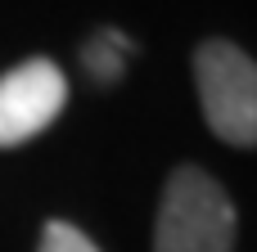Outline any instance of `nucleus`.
<instances>
[{"label": "nucleus", "mask_w": 257, "mask_h": 252, "mask_svg": "<svg viewBox=\"0 0 257 252\" xmlns=\"http://www.w3.org/2000/svg\"><path fill=\"white\" fill-rule=\"evenodd\" d=\"M136 54V41L126 36V32H117V27H104V32H95L90 41H86V50H81V63H86V72L99 81V86H113L117 77H122V63Z\"/></svg>", "instance_id": "20e7f679"}, {"label": "nucleus", "mask_w": 257, "mask_h": 252, "mask_svg": "<svg viewBox=\"0 0 257 252\" xmlns=\"http://www.w3.org/2000/svg\"><path fill=\"white\" fill-rule=\"evenodd\" d=\"M68 104V81L50 59H27L0 77V149L41 135Z\"/></svg>", "instance_id": "7ed1b4c3"}, {"label": "nucleus", "mask_w": 257, "mask_h": 252, "mask_svg": "<svg viewBox=\"0 0 257 252\" xmlns=\"http://www.w3.org/2000/svg\"><path fill=\"white\" fill-rule=\"evenodd\" d=\"M235 203L230 194L199 167L172 171L158 225H154V252H235Z\"/></svg>", "instance_id": "f257e3e1"}, {"label": "nucleus", "mask_w": 257, "mask_h": 252, "mask_svg": "<svg viewBox=\"0 0 257 252\" xmlns=\"http://www.w3.org/2000/svg\"><path fill=\"white\" fill-rule=\"evenodd\" d=\"M36 252H99L77 225H68V221H50L45 230H41V248Z\"/></svg>", "instance_id": "39448f33"}, {"label": "nucleus", "mask_w": 257, "mask_h": 252, "mask_svg": "<svg viewBox=\"0 0 257 252\" xmlns=\"http://www.w3.org/2000/svg\"><path fill=\"white\" fill-rule=\"evenodd\" d=\"M194 86L208 126L235 144H257V59H248L230 41H203L194 50Z\"/></svg>", "instance_id": "f03ea898"}]
</instances>
